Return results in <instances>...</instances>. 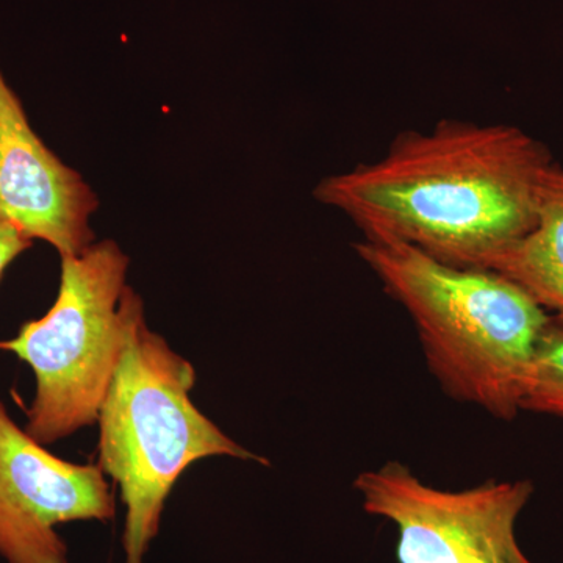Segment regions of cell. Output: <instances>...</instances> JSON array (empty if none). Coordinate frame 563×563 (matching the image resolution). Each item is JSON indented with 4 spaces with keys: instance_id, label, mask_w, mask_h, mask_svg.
<instances>
[{
    "instance_id": "7a4b0ae2",
    "label": "cell",
    "mask_w": 563,
    "mask_h": 563,
    "mask_svg": "<svg viewBox=\"0 0 563 563\" xmlns=\"http://www.w3.org/2000/svg\"><path fill=\"white\" fill-rule=\"evenodd\" d=\"M412 318L429 369L454 399L514 420L551 314L490 269L448 265L401 243L354 246Z\"/></svg>"
},
{
    "instance_id": "5b68a950",
    "label": "cell",
    "mask_w": 563,
    "mask_h": 563,
    "mask_svg": "<svg viewBox=\"0 0 563 563\" xmlns=\"http://www.w3.org/2000/svg\"><path fill=\"white\" fill-rule=\"evenodd\" d=\"M354 490L365 512L398 529V563H533L515 533L532 496L529 481L446 492L387 462L358 474Z\"/></svg>"
},
{
    "instance_id": "30bf717a",
    "label": "cell",
    "mask_w": 563,
    "mask_h": 563,
    "mask_svg": "<svg viewBox=\"0 0 563 563\" xmlns=\"http://www.w3.org/2000/svg\"><path fill=\"white\" fill-rule=\"evenodd\" d=\"M32 246V240L0 214V279L11 262Z\"/></svg>"
},
{
    "instance_id": "9c48e42d",
    "label": "cell",
    "mask_w": 563,
    "mask_h": 563,
    "mask_svg": "<svg viewBox=\"0 0 563 563\" xmlns=\"http://www.w3.org/2000/svg\"><path fill=\"white\" fill-rule=\"evenodd\" d=\"M520 406L563 420V322L553 317L526 374Z\"/></svg>"
},
{
    "instance_id": "ba28073f",
    "label": "cell",
    "mask_w": 563,
    "mask_h": 563,
    "mask_svg": "<svg viewBox=\"0 0 563 563\" xmlns=\"http://www.w3.org/2000/svg\"><path fill=\"white\" fill-rule=\"evenodd\" d=\"M487 269L501 274L563 322V168L553 162L537 195L536 221L521 239L496 254Z\"/></svg>"
},
{
    "instance_id": "52a82bcc",
    "label": "cell",
    "mask_w": 563,
    "mask_h": 563,
    "mask_svg": "<svg viewBox=\"0 0 563 563\" xmlns=\"http://www.w3.org/2000/svg\"><path fill=\"white\" fill-rule=\"evenodd\" d=\"M98 206L80 174L32 131L20 98L0 73V214L63 257L95 243L90 218Z\"/></svg>"
},
{
    "instance_id": "8992f818",
    "label": "cell",
    "mask_w": 563,
    "mask_h": 563,
    "mask_svg": "<svg viewBox=\"0 0 563 563\" xmlns=\"http://www.w3.org/2000/svg\"><path fill=\"white\" fill-rule=\"evenodd\" d=\"M113 517L101 466L55 457L0 401V555L5 562L68 563L55 526Z\"/></svg>"
},
{
    "instance_id": "6da1fadb",
    "label": "cell",
    "mask_w": 563,
    "mask_h": 563,
    "mask_svg": "<svg viewBox=\"0 0 563 563\" xmlns=\"http://www.w3.org/2000/svg\"><path fill=\"white\" fill-rule=\"evenodd\" d=\"M553 162L515 125L448 120L401 133L379 161L325 177L314 198L350 218L365 240L487 269L532 228Z\"/></svg>"
},
{
    "instance_id": "3957f363",
    "label": "cell",
    "mask_w": 563,
    "mask_h": 563,
    "mask_svg": "<svg viewBox=\"0 0 563 563\" xmlns=\"http://www.w3.org/2000/svg\"><path fill=\"white\" fill-rule=\"evenodd\" d=\"M124 343L99 412V466L120 485L125 506L124 563H143L161 529L166 498L181 473L206 457L255 461L192 404L196 372L147 328L131 287L121 299Z\"/></svg>"
},
{
    "instance_id": "277c9868",
    "label": "cell",
    "mask_w": 563,
    "mask_h": 563,
    "mask_svg": "<svg viewBox=\"0 0 563 563\" xmlns=\"http://www.w3.org/2000/svg\"><path fill=\"white\" fill-rule=\"evenodd\" d=\"M129 258L111 240L63 255L49 312L22 324L0 350L33 369L36 393L25 431L52 444L98 422L124 343L121 299Z\"/></svg>"
}]
</instances>
